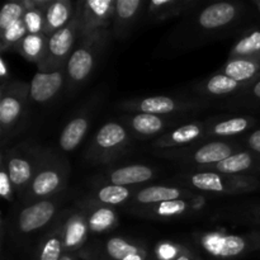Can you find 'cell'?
Wrapping results in <instances>:
<instances>
[{
	"label": "cell",
	"mask_w": 260,
	"mask_h": 260,
	"mask_svg": "<svg viewBox=\"0 0 260 260\" xmlns=\"http://www.w3.org/2000/svg\"><path fill=\"white\" fill-rule=\"evenodd\" d=\"M189 183L193 187L203 192L229 193V194L249 192L259 187L258 180L251 177L218 174L210 170L192 174L189 177Z\"/></svg>",
	"instance_id": "obj_7"
},
{
	"label": "cell",
	"mask_w": 260,
	"mask_h": 260,
	"mask_svg": "<svg viewBox=\"0 0 260 260\" xmlns=\"http://www.w3.org/2000/svg\"><path fill=\"white\" fill-rule=\"evenodd\" d=\"M42 150L27 145H18L3 154L2 165L7 170L8 177L17 194L23 197L29 187L37 170Z\"/></svg>",
	"instance_id": "obj_4"
},
{
	"label": "cell",
	"mask_w": 260,
	"mask_h": 260,
	"mask_svg": "<svg viewBox=\"0 0 260 260\" xmlns=\"http://www.w3.org/2000/svg\"><path fill=\"white\" fill-rule=\"evenodd\" d=\"M175 260H190L188 256H179V258H177Z\"/></svg>",
	"instance_id": "obj_43"
},
{
	"label": "cell",
	"mask_w": 260,
	"mask_h": 260,
	"mask_svg": "<svg viewBox=\"0 0 260 260\" xmlns=\"http://www.w3.org/2000/svg\"><path fill=\"white\" fill-rule=\"evenodd\" d=\"M188 193L185 190L178 189L174 187H164V185H152V187L142 188L137 192L136 201L141 205H154V203H165L178 201L185 197Z\"/></svg>",
	"instance_id": "obj_23"
},
{
	"label": "cell",
	"mask_w": 260,
	"mask_h": 260,
	"mask_svg": "<svg viewBox=\"0 0 260 260\" xmlns=\"http://www.w3.org/2000/svg\"><path fill=\"white\" fill-rule=\"evenodd\" d=\"M255 5H256V8H258V10H259V13H260V0H256Z\"/></svg>",
	"instance_id": "obj_44"
},
{
	"label": "cell",
	"mask_w": 260,
	"mask_h": 260,
	"mask_svg": "<svg viewBox=\"0 0 260 260\" xmlns=\"http://www.w3.org/2000/svg\"><path fill=\"white\" fill-rule=\"evenodd\" d=\"M235 146L223 141H212L198 147L192 154V161L203 167H212L235 154Z\"/></svg>",
	"instance_id": "obj_19"
},
{
	"label": "cell",
	"mask_w": 260,
	"mask_h": 260,
	"mask_svg": "<svg viewBox=\"0 0 260 260\" xmlns=\"http://www.w3.org/2000/svg\"><path fill=\"white\" fill-rule=\"evenodd\" d=\"M248 145L253 151L260 154V129H256V131H254L253 134L249 136Z\"/></svg>",
	"instance_id": "obj_39"
},
{
	"label": "cell",
	"mask_w": 260,
	"mask_h": 260,
	"mask_svg": "<svg viewBox=\"0 0 260 260\" xmlns=\"http://www.w3.org/2000/svg\"><path fill=\"white\" fill-rule=\"evenodd\" d=\"M245 85L238 83L234 79L229 78L225 74H216V75L211 76L206 83L203 84V93L208 94V95H229V94L236 93L239 89L244 88Z\"/></svg>",
	"instance_id": "obj_29"
},
{
	"label": "cell",
	"mask_w": 260,
	"mask_h": 260,
	"mask_svg": "<svg viewBox=\"0 0 260 260\" xmlns=\"http://www.w3.org/2000/svg\"><path fill=\"white\" fill-rule=\"evenodd\" d=\"M240 14V8L235 3L220 2L206 7L198 15V24L203 29L215 30L235 22Z\"/></svg>",
	"instance_id": "obj_13"
},
{
	"label": "cell",
	"mask_w": 260,
	"mask_h": 260,
	"mask_svg": "<svg viewBox=\"0 0 260 260\" xmlns=\"http://www.w3.org/2000/svg\"><path fill=\"white\" fill-rule=\"evenodd\" d=\"M70 165L65 157L55 151H42L29 187L23 200L27 203L53 198L62 192L68 184Z\"/></svg>",
	"instance_id": "obj_2"
},
{
	"label": "cell",
	"mask_w": 260,
	"mask_h": 260,
	"mask_svg": "<svg viewBox=\"0 0 260 260\" xmlns=\"http://www.w3.org/2000/svg\"><path fill=\"white\" fill-rule=\"evenodd\" d=\"M206 250L218 258H234L253 249H260V235L250 239L239 235H213L203 240Z\"/></svg>",
	"instance_id": "obj_10"
},
{
	"label": "cell",
	"mask_w": 260,
	"mask_h": 260,
	"mask_svg": "<svg viewBox=\"0 0 260 260\" xmlns=\"http://www.w3.org/2000/svg\"><path fill=\"white\" fill-rule=\"evenodd\" d=\"M112 32L96 30L80 38L66 63V90L73 93L88 81L106 51Z\"/></svg>",
	"instance_id": "obj_1"
},
{
	"label": "cell",
	"mask_w": 260,
	"mask_h": 260,
	"mask_svg": "<svg viewBox=\"0 0 260 260\" xmlns=\"http://www.w3.org/2000/svg\"><path fill=\"white\" fill-rule=\"evenodd\" d=\"M106 251L112 260H123L132 254L144 251L142 246L135 245L123 238H111L106 244Z\"/></svg>",
	"instance_id": "obj_33"
},
{
	"label": "cell",
	"mask_w": 260,
	"mask_h": 260,
	"mask_svg": "<svg viewBox=\"0 0 260 260\" xmlns=\"http://www.w3.org/2000/svg\"><path fill=\"white\" fill-rule=\"evenodd\" d=\"M144 7L145 3L141 0H116L112 35L118 40L126 38Z\"/></svg>",
	"instance_id": "obj_14"
},
{
	"label": "cell",
	"mask_w": 260,
	"mask_h": 260,
	"mask_svg": "<svg viewBox=\"0 0 260 260\" xmlns=\"http://www.w3.org/2000/svg\"><path fill=\"white\" fill-rule=\"evenodd\" d=\"M107 177H108L111 184L128 187V185H136L149 182L150 179L155 177V170L147 165L134 164L117 168V169L109 172Z\"/></svg>",
	"instance_id": "obj_17"
},
{
	"label": "cell",
	"mask_w": 260,
	"mask_h": 260,
	"mask_svg": "<svg viewBox=\"0 0 260 260\" xmlns=\"http://www.w3.org/2000/svg\"><path fill=\"white\" fill-rule=\"evenodd\" d=\"M29 99V85L22 81L7 80L0 93V129L3 144L22 124Z\"/></svg>",
	"instance_id": "obj_3"
},
{
	"label": "cell",
	"mask_w": 260,
	"mask_h": 260,
	"mask_svg": "<svg viewBox=\"0 0 260 260\" xmlns=\"http://www.w3.org/2000/svg\"><path fill=\"white\" fill-rule=\"evenodd\" d=\"M25 10L27 9H25L23 2L7 3L0 10V29H2V32H4L8 28L12 27L13 24L22 20L23 17H24Z\"/></svg>",
	"instance_id": "obj_34"
},
{
	"label": "cell",
	"mask_w": 260,
	"mask_h": 260,
	"mask_svg": "<svg viewBox=\"0 0 260 260\" xmlns=\"http://www.w3.org/2000/svg\"><path fill=\"white\" fill-rule=\"evenodd\" d=\"M131 197V190L128 187L122 185L108 184L101 187L95 192V198L99 205L103 206H117L122 205Z\"/></svg>",
	"instance_id": "obj_30"
},
{
	"label": "cell",
	"mask_w": 260,
	"mask_h": 260,
	"mask_svg": "<svg viewBox=\"0 0 260 260\" xmlns=\"http://www.w3.org/2000/svg\"><path fill=\"white\" fill-rule=\"evenodd\" d=\"M61 230H62L65 253L76 250L85 243L86 235H88L89 229L86 215L84 212L71 213L65 223L61 226Z\"/></svg>",
	"instance_id": "obj_16"
},
{
	"label": "cell",
	"mask_w": 260,
	"mask_h": 260,
	"mask_svg": "<svg viewBox=\"0 0 260 260\" xmlns=\"http://www.w3.org/2000/svg\"><path fill=\"white\" fill-rule=\"evenodd\" d=\"M187 208V202L184 201H173V202L160 203L157 207V213L161 216H172L183 213Z\"/></svg>",
	"instance_id": "obj_36"
},
{
	"label": "cell",
	"mask_w": 260,
	"mask_h": 260,
	"mask_svg": "<svg viewBox=\"0 0 260 260\" xmlns=\"http://www.w3.org/2000/svg\"><path fill=\"white\" fill-rule=\"evenodd\" d=\"M0 194L3 196V198L9 201V202H13L15 194L12 182H10L7 170H5L3 165L0 168Z\"/></svg>",
	"instance_id": "obj_37"
},
{
	"label": "cell",
	"mask_w": 260,
	"mask_h": 260,
	"mask_svg": "<svg viewBox=\"0 0 260 260\" xmlns=\"http://www.w3.org/2000/svg\"><path fill=\"white\" fill-rule=\"evenodd\" d=\"M156 255L159 260H175L178 256V248L173 244H160L156 250Z\"/></svg>",
	"instance_id": "obj_38"
},
{
	"label": "cell",
	"mask_w": 260,
	"mask_h": 260,
	"mask_svg": "<svg viewBox=\"0 0 260 260\" xmlns=\"http://www.w3.org/2000/svg\"><path fill=\"white\" fill-rule=\"evenodd\" d=\"M48 37L43 33L32 35L28 33L24 38L19 42L15 51L19 52L23 57L29 62L36 63L38 68L43 65L47 55Z\"/></svg>",
	"instance_id": "obj_21"
},
{
	"label": "cell",
	"mask_w": 260,
	"mask_h": 260,
	"mask_svg": "<svg viewBox=\"0 0 260 260\" xmlns=\"http://www.w3.org/2000/svg\"><path fill=\"white\" fill-rule=\"evenodd\" d=\"M63 254H65V248H63L62 230L60 228L46 238L41 245L38 258L40 260H60Z\"/></svg>",
	"instance_id": "obj_32"
},
{
	"label": "cell",
	"mask_w": 260,
	"mask_h": 260,
	"mask_svg": "<svg viewBox=\"0 0 260 260\" xmlns=\"http://www.w3.org/2000/svg\"><path fill=\"white\" fill-rule=\"evenodd\" d=\"M188 5L189 0H152L147 3V15L151 20H165L182 13Z\"/></svg>",
	"instance_id": "obj_25"
},
{
	"label": "cell",
	"mask_w": 260,
	"mask_h": 260,
	"mask_svg": "<svg viewBox=\"0 0 260 260\" xmlns=\"http://www.w3.org/2000/svg\"><path fill=\"white\" fill-rule=\"evenodd\" d=\"M57 213V201L55 198L29 203L18 212L15 228L23 235H30L47 226Z\"/></svg>",
	"instance_id": "obj_9"
},
{
	"label": "cell",
	"mask_w": 260,
	"mask_h": 260,
	"mask_svg": "<svg viewBox=\"0 0 260 260\" xmlns=\"http://www.w3.org/2000/svg\"><path fill=\"white\" fill-rule=\"evenodd\" d=\"M69 254H70V253H65V254H63V255H62V258H61L60 260H74L73 256H71V255H69Z\"/></svg>",
	"instance_id": "obj_42"
},
{
	"label": "cell",
	"mask_w": 260,
	"mask_h": 260,
	"mask_svg": "<svg viewBox=\"0 0 260 260\" xmlns=\"http://www.w3.org/2000/svg\"><path fill=\"white\" fill-rule=\"evenodd\" d=\"M197 106L198 104L196 102L182 101V99L165 95L147 96V98L131 101L123 104L124 108L129 109V111H136L139 113L157 114V116H167V114L177 113V112L189 111Z\"/></svg>",
	"instance_id": "obj_12"
},
{
	"label": "cell",
	"mask_w": 260,
	"mask_h": 260,
	"mask_svg": "<svg viewBox=\"0 0 260 260\" xmlns=\"http://www.w3.org/2000/svg\"><path fill=\"white\" fill-rule=\"evenodd\" d=\"M27 35V28H25L23 19L13 24L7 30L2 32V51H4V52L8 50L15 51L20 41Z\"/></svg>",
	"instance_id": "obj_35"
},
{
	"label": "cell",
	"mask_w": 260,
	"mask_h": 260,
	"mask_svg": "<svg viewBox=\"0 0 260 260\" xmlns=\"http://www.w3.org/2000/svg\"><path fill=\"white\" fill-rule=\"evenodd\" d=\"M63 85H66V68L38 71L29 84V99L38 104L48 103L56 98Z\"/></svg>",
	"instance_id": "obj_11"
},
{
	"label": "cell",
	"mask_w": 260,
	"mask_h": 260,
	"mask_svg": "<svg viewBox=\"0 0 260 260\" xmlns=\"http://www.w3.org/2000/svg\"><path fill=\"white\" fill-rule=\"evenodd\" d=\"M203 134V129L201 124L197 123H189L180 126L175 128L174 131L169 132V134L164 135L162 137L156 140L155 146L161 147H175V146H183V145H188L190 142L196 141L200 139Z\"/></svg>",
	"instance_id": "obj_22"
},
{
	"label": "cell",
	"mask_w": 260,
	"mask_h": 260,
	"mask_svg": "<svg viewBox=\"0 0 260 260\" xmlns=\"http://www.w3.org/2000/svg\"><path fill=\"white\" fill-rule=\"evenodd\" d=\"M251 95L255 96L256 99H260V78L256 79L255 84L251 88Z\"/></svg>",
	"instance_id": "obj_41"
},
{
	"label": "cell",
	"mask_w": 260,
	"mask_h": 260,
	"mask_svg": "<svg viewBox=\"0 0 260 260\" xmlns=\"http://www.w3.org/2000/svg\"><path fill=\"white\" fill-rule=\"evenodd\" d=\"M89 126H90L89 118L84 114H80V116H76L73 119H70L68 124L63 127L60 139H58L60 149L65 152L74 151L84 140L89 129Z\"/></svg>",
	"instance_id": "obj_20"
},
{
	"label": "cell",
	"mask_w": 260,
	"mask_h": 260,
	"mask_svg": "<svg viewBox=\"0 0 260 260\" xmlns=\"http://www.w3.org/2000/svg\"><path fill=\"white\" fill-rule=\"evenodd\" d=\"M222 74L246 85L260 75V58H229Z\"/></svg>",
	"instance_id": "obj_18"
},
{
	"label": "cell",
	"mask_w": 260,
	"mask_h": 260,
	"mask_svg": "<svg viewBox=\"0 0 260 260\" xmlns=\"http://www.w3.org/2000/svg\"><path fill=\"white\" fill-rule=\"evenodd\" d=\"M129 142V135L123 124L107 122L94 136L88 157L94 161H108L124 151Z\"/></svg>",
	"instance_id": "obj_6"
},
{
	"label": "cell",
	"mask_w": 260,
	"mask_h": 260,
	"mask_svg": "<svg viewBox=\"0 0 260 260\" xmlns=\"http://www.w3.org/2000/svg\"><path fill=\"white\" fill-rule=\"evenodd\" d=\"M80 40V2L76 3L74 18L66 27L48 37L47 55L38 71H53L66 68L71 53Z\"/></svg>",
	"instance_id": "obj_5"
},
{
	"label": "cell",
	"mask_w": 260,
	"mask_h": 260,
	"mask_svg": "<svg viewBox=\"0 0 260 260\" xmlns=\"http://www.w3.org/2000/svg\"><path fill=\"white\" fill-rule=\"evenodd\" d=\"M86 221H88V229L90 233H106V231L111 230L113 226H116V211L112 210L108 206H101L86 215Z\"/></svg>",
	"instance_id": "obj_26"
},
{
	"label": "cell",
	"mask_w": 260,
	"mask_h": 260,
	"mask_svg": "<svg viewBox=\"0 0 260 260\" xmlns=\"http://www.w3.org/2000/svg\"><path fill=\"white\" fill-rule=\"evenodd\" d=\"M230 58H260V29L241 37L231 48Z\"/></svg>",
	"instance_id": "obj_28"
},
{
	"label": "cell",
	"mask_w": 260,
	"mask_h": 260,
	"mask_svg": "<svg viewBox=\"0 0 260 260\" xmlns=\"http://www.w3.org/2000/svg\"><path fill=\"white\" fill-rule=\"evenodd\" d=\"M76 10V4L70 0H56L50 2L45 12V28L43 35L51 37L71 22Z\"/></svg>",
	"instance_id": "obj_15"
},
{
	"label": "cell",
	"mask_w": 260,
	"mask_h": 260,
	"mask_svg": "<svg viewBox=\"0 0 260 260\" xmlns=\"http://www.w3.org/2000/svg\"><path fill=\"white\" fill-rule=\"evenodd\" d=\"M253 123V119L248 117H235L213 124L210 134L213 136H234L245 132Z\"/></svg>",
	"instance_id": "obj_31"
},
{
	"label": "cell",
	"mask_w": 260,
	"mask_h": 260,
	"mask_svg": "<svg viewBox=\"0 0 260 260\" xmlns=\"http://www.w3.org/2000/svg\"><path fill=\"white\" fill-rule=\"evenodd\" d=\"M254 157L248 151H239L229 156L228 159L215 165V169L221 174L238 175L240 173L248 172L253 168Z\"/></svg>",
	"instance_id": "obj_27"
},
{
	"label": "cell",
	"mask_w": 260,
	"mask_h": 260,
	"mask_svg": "<svg viewBox=\"0 0 260 260\" xmlns=\"http://www.w3.org/2000/svg\"><path fill=\"white\" fill-rule=\"evenodd\" d=\"M116 0L80 2V38L96 30L109 29L114 18Z\"/></svg>",
	"instance_id": "obj_8"
},
{
	"label": "cell",
	"mask_w": 260,
	"mask_h": 260,
	"mask_svg": "<svg viewBox=\"0 0 260 260\" xmlns=\"http://www.w3.org/2000/svg\"><path fill=\"white\" fill-rule=\"evenodd\" d=\"M123 260H146V251H140V253L132 254V255L127 256L126 259Z\"/></svg>",
	"instance_id": "obj_40"
},
{
	"label": "cell",
	"mask_w": 260,
	"mask_h": 260,
	"mask_svg": "<svg viewBox=\"0 0 260 260\" xmlns=\"http://www.w3.org/2000/svg\"><path fill=\"white\" fill-rule=\"evenodd\" d=\"M172 123L173 122L165 116L150 113H137L128 118L129 127L141 136H152L159 134Z\"/></svg>",
	"instance_id": "obj_24"
}]
</instances>
